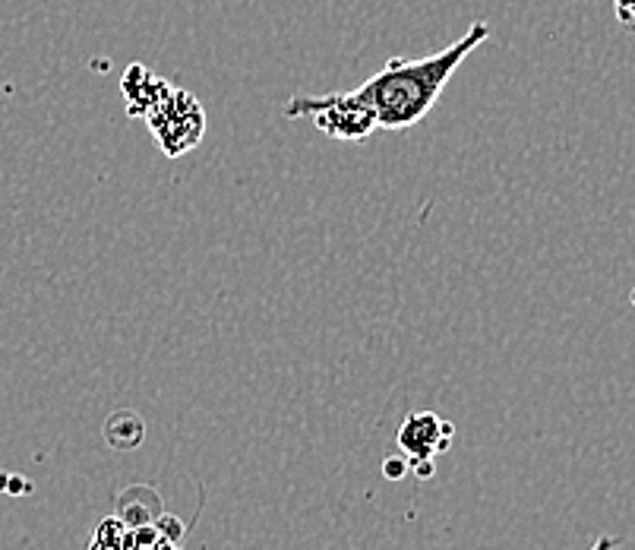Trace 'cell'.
<instances>
[{"mask_svg":"<svg viewBox=\"0 0 635 550\" xmlns=\"http://www.w3.org/2000/svg\"><path fill=\"white\" fill-rule=\"evenodd\" d=\"M143 121L149 124L155 143L162 146L168 159H181L190 149L203 143L206 133V111L187 89L171 86V92L158 102Z\"/></svg>","mask_w":635,"mask_h":550,"instance_id":"cell-3","label":"cell"},{"mask_svg":"<svg viewBox=\"0 0 635 550\" xmlns=\"http://www.w3.org/2000/svg\"><path fill=\"white\" fill-rule=\"evenodd\" d=\"M613 13H617L620 26L635 32V0H613Z\"/></svg>","mask_w":635,"mask_h":550,"instance_id":"cell-9","label":"cell"},{"mask_svg":"<svg viewBox=\"0 0 635 550\" xmlns=\"http://www.w3.org/2000/svg\"><path fill=\"white\" fill-rule=\"evenodd\" d=\"M408 468H411V459H408V456H389V459L383 462V475H386L389 481H399V478L408 475Z\"/></svg>","mask_w":635,"mask_h":550,"instance_id":"cell-8","label":"cell"},{"mask_svg":"<svg viewBox=\"0 0 635 550\" xmlns=\"http://www.w3.org/2000/svg\"><path fill=\"white\" fill-rule=\"evenodd\" d=\"M171 92V83L152 73L146 64H130L121 80V95L130 117H146Z\"/></svg>","mask_w":635,"mask_h":550,"instance_id":"cell-5","label":"cell"},{"mask_svg":"<svg viewBox=\"0 0 635 550\" xmlns=\"http://www.w3.org/2000/svg\"><path fill=\"white\" fill-rule=\"evenodd\" d=\"M455 434V427L443 421L433 411H414V415L399 427V446L402 453L414 459H433L449 449V440Z\"/></svg>","mask_w":635,"mask_h":550,"instance_id":"cell-4","label":"cell"},{"mask_svg":"<svg viewBox=\"0 0 635 550\" xmlns=\"http://www.w3.org/2000/svg\"><path fill=\"white\" fill-rule=\"evenodd\" d=\"M629 301H632V304H635V291H632V294H629Z\"/></svg>","mask_w":635,"mask_h":550,"instance_id":"cell-12","label":"cell"},{"mask_svg":"<svg viewBox=\"0 0 635 550\" xmlns=\"http://www.w3.org/2000/svg\"><path fill=\"white\" fill-rule=\"evenodd\" d=\"M146 437V424L136 411H114L105 421V440L111 449H136Z\"/></svg>","mask_w":635,"mask_h":550,"instance_id":"cell-7","label":"cell"},{"mask_svg":"<svg viewBox=\"0 0 635 550\" xmlns=\"http://www.w3.org/2000/svg\"><path fill=\"white\" fill-rule=\"evenodd\" d=\"M162 516V500H158L155 487H127L121 497H117V519L124 522V528H143Z\"/></svg>","mask_w":635,"mask_h":550,"instance_id":"cell-6","label":"cell"},{"mask_svg":"<svg viewBox=\"0 0 635 550\" xmlns=\"http://www.w3.org/2000/svg\"><path fill=\"white\" fill-rule=\"evenodd\" d=\"M140 550H146V547H140ZM149 550H162V547H158V544H155V547H149Z\"/></svg>","mask_w":635,"mask_h":550,"instance_id":"cell-11","label":"cell"},{"mask_svg":"<svg viewBox=\"0 0 635 550\" xmlns=\"http://www.w3.org/2000/svg\"><path fill=\"white\" fill-rule=\"evenodd\" d=\"M620 547V541L617 538H598L591 544V550H617Z\"/></svg>","mask_w":635,"mask_h":550,"instance_id":"cell-10","label":"cell"},{"mask_svg":"<svg viewBox=\"0 0 635 550\" xmlns=\"http://www.w3.org/2000/svg\"><path fill=\"white\" fill-rule=\"evenodd\" d=\"M288 117H307L329 140L361 143L376 130V114L361 92H329V95H294L285 105Z\"/></svg>","mask_w":635,"mask_h":550,"instance_id":"cell-2","label":"cell"},{"mask_svg":"<svg viewBox=\"0 0 635 550\" xmlns=\"http://www.w3.org/2000/svg\"><path fill=\"white\" fill-rule=\"evenodd\" d=\"M490 38V26L474 23L459 42H452L449 48L436 51L421 61H405V57H389L383 70H376L370 80L361 83L364 102L376 114V127L383 130H408L414 124H421L424 117L433 111V105L440 102V95L446 83L452 80V73L459 70L471 51H478Z\"/></svg>","mask_w":635,"mask_h":550,"instance_id":"cell-1","label":"cell"}]
</instances>
